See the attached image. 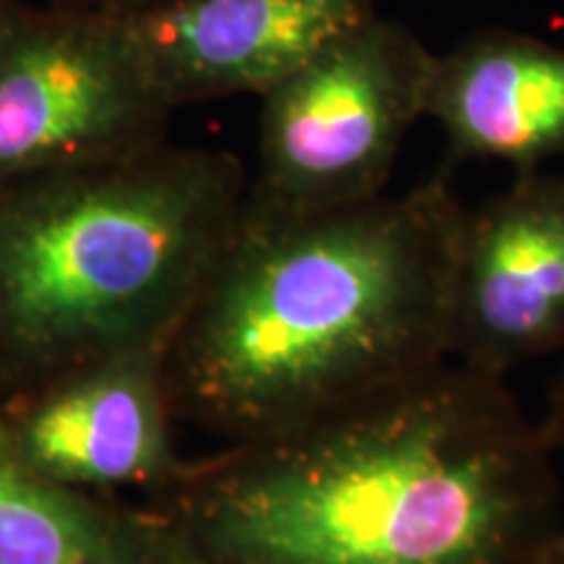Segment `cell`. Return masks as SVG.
I'll return each mask as SVG.
<instances>
[{
    "label": "cell",
    "mask_w": 564,
    "mask_h": 564,
    "mask_svg": "<svg viewBox=\"0 0 564 564\" xmlns=\"http://www.w3.org/2000/svg\"><path fill=\"white\" fill-rule=\"evenodd\" d=\"M541 423V432L552 444V449H564V366L556 373L552 390H549V411Z\"/></svg>",
    "instance_id": "cell-11"
},
{
    "label": "cell",
    "mask_w": 564,
    "mask_h": 564,
    "mask_svg": "<svg viewBox=\"0 0 564 564\" xmlns=\"http://www.w3.org/2000/svg\"><path fill=\"white\" fill-rule=\"evenodd\" d=\"M465 207L444 175L316 215H246L165 350L175 423L288 434L449 361Z\"/></svg>",
    "instance_id": "cell-2"
},
{
    "label": "cell",
    "mask_w": 564,
    "mask_h": 564,
    "mask_svg": "<svg viewBox=\"0 0 564 564\" xmlns=\"http://www.w3.org/2000/svg\"><path fill=\"white\" fill-rule=\"evenodd\" d=\"M108 13L171 108L264 95L348 26L371 0H162Z\"/></svg>",
    "instance_id": "cell-8"
},
{
    "label": "cell",
    "mask_w": 564,
    "mask_h": 564,
    "mask_svg": "<svg viewBox=\"0 0 564 564\" xmlns=\"http://www.w3.org/2000/svg\"><path fill=\"white\" fill-rule=\"evenodd\" d=\"M539 564H564V539Z\"/></svg>",
    "instance_id": "cell-13"
},
{
    "label": "cell",
    "mask_w": 564,
    "mask_h": 564,
    "mask_svg": "<svg viewBox=\"0 0 564 564\" xmlns=\"http://www.w3.org/2000/svg\"><path fill=\"white\" fill-rule=\"evenodd\" d=\"M13 3H17V0H0V17H3V13H6V11H9Z\"/></svg>",
    "instance_id": "cell-14"
},
{
    "label": "cell",
    "mask_w": 564,
    "mask_h": 564,
    "mask_svg": "<svg viewBox=\"0 0 564 564\" xmlns=\"http://www.w3.org/2000/svg\"><path fill=\"white\" fill-rule=\"evenodd\" d=\"M0 564H183L147 507L70 489L21 457L0 419Z\"/></svg>",
    "instance_id": "cell-10"
},
{
    "label": "cell",
    "mask_w": 564,
    "mask_h": 564,
    "mask_svg": "<svg viewBox=\"0 0 564 564\" xmlns=\"http://www.w3.org/2000/svg\"><path fill=\"white\" fill-rule=\"evenodd\" d=\"M236 154L171 141L0 188V408L171 345L241 220Z\"/></svg>",
    "instance_id": "cell-3"
},
{
    "label": "cell",
    "mask_w": 564,
    "mask_h": 564,
    "mask_svg": "<svg viewBox=\"0 0 564 564\" xmlns=\"http://www.w3.org/2000/svg\"><path fill=\"white\" fill-rule=\"evenodd\" d=\"M171 108L108 13L0 17V188L167 139Z\"/></svg>",
    "instance_id": "cell-5"
},
{
    "label": "cell",
    "mask_w": 564,
    "mask_h": 564,
    "mask_svg": "<svg viewBox=\"0 0 564 564\" xmlns=\"http://www.w3.org/2000/svg\"><path fill=\"white\" fill-rule=\"evenodd\" d=\"M165 345L84 366L0 408L13 449L70 489L158 497L183 474L173 444Z\"/></svg>",
    "instance_id": "cell-7"
},
{
    "label": "cell",
    "mask_w": 564,
    "mask_h": 564,
    "mask_svg": "<svg viewBox=\"0 0 564 564\" xmlns=\"http://www.w3.org/2000/svg\"><path fill=\"white\" fill-rule=\"evenodd\" d=\"M564 350V175L518 173L465 209L449 291V361L507 377Z\"/></svg>",
    "instance_id": "cell-6"
},
{
    "label": "cell",
    "mask_w": 564,
    "mask_h": 564,
    "mask_svg": "<svg viewBox=\"0 0 564 564\" xmlns=\"http://www.w3.org/2000/svg\"><path fill=\"white\" fill-rule=\"evenodd\" d=\"M434 58L408 26L373 13L324 42L262 95L246 215H316L382 196L426 116Z\"/></svg>",
    "instance_id": "cell-4"
},
{
    "label": "cell",
    "mask_w": 564,
    "mask_h": 564,
    "mask_svg": "<svg viewBox=\"0 0 564 564\" xmlns=\"http://www.w3.org/2000/svg\"><path fill=\"white\" fill-rule=\"evenodd\" d=\"M150 507L183 564H539L564 539L541 423L455 361L186 463Z\"/></svg>",
    "instance_id": "cell-1"
},
{
    "label": "cell",
    "mask_w": 564,
    "mask_h": 564,
    "mask_svg": "<svg viewBox=\"0 0 564 564\" xmlns=\"http://www.w3.org/2000/svg\"><path fill=\"white\" fill-rule=\"evenodd\" d=\"M162 3V0H68L70 9H87V11H126V9H139V6Z\"/></svg>",
    "instance_id": "cell-12"
},
{
    "label": "cell",
    "mask_w": 564,
    "mask_h": 564,
    "mask_svg": "<svg viewBox=\"0 0 564 564\" xmlns=\"http://www.w3.org/2000/svg\"><path fill=\"white\" fill-rule=\"evenodd\" d=\"M426 116L453 160H502L518 173L564 154V47L484 32L434 58Z\"/></svg>",
    "instance_id": "cell-9"
}]
</instances>
